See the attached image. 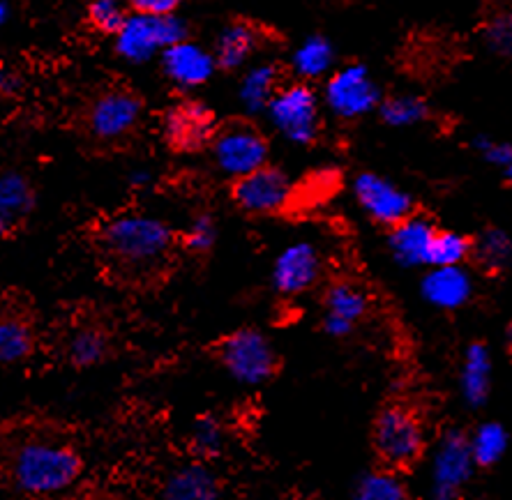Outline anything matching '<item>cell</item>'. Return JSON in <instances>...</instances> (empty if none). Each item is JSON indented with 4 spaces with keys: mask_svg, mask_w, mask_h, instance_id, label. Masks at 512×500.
<instances>
[{
    "mask_svg": "<svg viewBox=\"0 0 512 500\" xmlns=\"http://www.w3.org/2000/svg\"><path fill=\"white\" fill-rule=\"evenodd\" d=\"M178 247V233H173L162 219L137 212L109 219L97 236V252L104 270L123 284L160 279Z\"/></svg>",
    "mask_w": 512,
    "mask_h": 500,
    "instance_id": "6da1fadb",
    "label": "cell"
},
{
    "mask_svg": "<svg viewBox=\"0 0 512 500\" xmlns=\"http://www.w3.org/2000/svg\"><path fill=\"white\" fill-rule=\"evenodd\" d=\"M84 473V457L72 443L28 436L7 457L12 487L26 496H51L70 489Z\"/></svg>",
    "mask_w": 512,
    "mask_h": 500,
    "instance_id": "7a4b0ae2",
    "label": "cell"
},
{
    "mask_svg": "<svg viewBox=\"0 0 512 500\" xmlns=\"http://www.w3.org/2000/svg\"><path fill=\"white\" fill-rule=\"evenodd\" d=\"M210 355L245 385H263L280 374L282 355L259 328H238L217 339Z\"/></svg>",
    "mask_w": 512,
    "mask_h": 500,
    "instance_id": "3957f363",
    "label": "cell"
},
{
    "mask_svg": "<svg viewBox=\"0 0 512 500\" xmlns=\"http://www.w3.org/2000/svg\"><path fill=\"white\" fill-rule=\"evenodd\" d=\"M425 427L416 411L404 404L383 406L372 422V450L381 468L409 471L425 452Z\"/></svg>",
    "mask_w": 512,
    "mask_h": 500,
    "instance_id": "277c9868",
    "label": "cell"
},
{
    "mask_svg": "<svg viewBox=\"0 0 512 500\" xmlns=\"http://www.w3.org/2000/svg\"><path fill=\"white\" fill-rule=\"evenodd\" d=\"M208 150L217 169L238 180L268 164L270 143L256 125L247 120H229L217 127Z\"/></svg>",
    "mask_w": 512,
    "mask_h": 500,
    "instance_id": "5b68a950",
    "label": "cell"
},
{
    "mask_svg": "<svg viewBox=\"0 0 512 500\" xmlns=\"http://www.w3.org/2000/svg\"><path fill=\"white\" fill-rule=\"evenodd\" d=\"M187 40V24L176 14L169 17H150L132 12L130 19L116 35V53L127 63H146L155 53L167 51L173 44Z\"/></svg>",
    "mask_w": 512,
    "mask_h": 500,
    "instance_id": "8992f818",
    "label": "cell"
},
{
    "mask_svg": "<svg viewBox=\"0 0 512 500\" xmlns=\"http://www.w3.org/2000/svg\"><path fill=\"white\" fill-rule=\"evenodd\" d=\"M143 100L127 86H111L97 93L86 109V132L100 143H120L137 130Z\"/></svg>",
    "mask_w": 512,
    "mask_h": 500,
    "instance_id": "52a82bcc",
    "label": "cell"
},
{
    "mask_svg": "<svg viewBox=\"0 0 512 500\" xmlns=\"http://www.w3.org/2000/svg\"><path fill=\"white\" fill-rule=\"evenodd\" d=\"M268 116L277 132L296 146H312L321 134L319 97L305 81L284 86L270 104Z\"/></svg>",
    "mask_w": 512,
    "mask_h": 500,
    "instance_id": "ba28073f",
    "label": "cell"
},
{
    "mask_svg": "<svg viewBox=\"0 0 512 500\" xmlns=\"http://www.w3.org/2000/svg\"><path fill=\"white\" fill-rule=\"evenodd\" d=\"M293 192H296V187H293L289 176L280 166L273 164L261 166L254 173L233 180L231 185V199L236 208L254 217L280 215L289 208Z\"/></svg>",
    "mask_w": 512,
    "mask_h": 500,
    "instance_id": "9c48e42d",
    "label": "cell"
},
{
    "mask_svg": "<svg viewBox=\"0 0 512 500\" xmlns=\"http://www.w3.org/2000/svg\"><path fill=\"white\" fill-rule=\"evenodd\" d=\"M383 102L381 88L376 86L370 70L363 63H349L330 74L326 83L328 109L342 120H356L379 111Z\"/></svg>",
    "mask_w": 512,
    "mask_h": 500,
    "instance_id": "30bf717a",
    "label": "cell"
},
{
    "mask_svg": "<svg viewBox=\"0 0 512 500\" xmlns=\"http://www.w3.org/2000/svg\"><path fill=\"white\" fill-rule=\"evenodd\" d=\"M476 459L471 452L469 436L462 431H448L439 441L432 464V489L436 500H459L466 484H469Z\"/></svg>",
    "mask_w": 512,
    "mask_h": 500,
    "instance_id": "8fae6325",
    "label": "cell"
},
{
    "mask_svg": "<svg viewBox=\"0 0 512 500\" xmlns=\"http://www.w3.org/2000/svg\"><path fill=\"white\" fill-rule=\"evenodd\" d=\"M353 194H356L358 206L367 212V217L374 224L386 226V229H395L397 224L416 215L411 196L402 187L390 183L388 178L379 176V173H360L353 180Z\"/></svg>",
    "mask_w": 512,
    "mask_h": 500,
    "instance_id": "7c38bea8",
    "label": "cell"
},
{
    "mask_svg": "<svg viewBox=\"0 0 512 500\" xmlns=\"http://www.w3.org/2000/svg\"><path fill=\"white\" fill-rule=\"evenodd\" d=\"M215 113L201 102H180L164 116V139L176 153H194L208 148L217 132Z\"/></svg>",
    "mask_w": 512,
    "mask_h": 500,
    "instance_id": "4fadbf2b",
    "label": "cell"
},
{
    "mask_svg": "<svg viewBox=\"0 0 512 500\" xmlns=\"http://www.w3.org/2000/svg\"><path fill=\"white\" fill-rule=\"evenodd\" d=\"M321 279V256L310 242H296L277 256L273 265V286L280 295L296 298L314 289Z\"/></svg>",
    "mask_w": 512,
    "mask_h": 500,
    "instance_id": "5bb4252c",
    "label": "cell"
},
{
    "mask_svg": "<svg viewBox=\"0 0 512 500\" xmlns=\"http://www.w3.org/2000/svg\"><path fill=\"white\" fill-rule=\"evenodd\" d=\"M164 74L176 83L178 88H199L208 83L217 67L215 53H210L190 40L173 44L162 53Z\"/></svg>",
    "mask_w": 512,
    "mask_h": 500,
    "instance_id": "9a60e30c",
    "label": "cell"
},
{
    "mask_svg": "<svg viewBox=\"0 0 512 500\" xmlns=\"http://www.w3.org/2000/svg\"><path fill=\"white\" fill-rule=\"evenodd\" d=\"M37 328L30 309L17 300H5L0 318V360L3 365H19L35 353Z\"/></svg>",
    "mask_w": 512,
    "mask_h": 500,
    "instance_id": "2e32d148",
    "label": "cell"
},
{
    "mask_svg": "<svg viewBox=\"0 0 512 500\" xmlns=\"http://www.w3.org/2000/svg\"><path fill=\"white\" fill-rule=\"evenodd\" d=\"M37 194L30 180L19 171H5L0 178V229L5 238L17 236L35 212Z\"/></svg>",
    "mask_w": 512,
    "mask_h": 500,
    "instance_id": "e0dca14e",
    "label": "cell"
},
{
    "mask_svg": "<svg viewBox=\"0 0 512 500\" xmlns=\"http://www.w3.org/2000/svg\"><path fill=\"white\" fill-rule=\"evenodd\" d=\"M263 42H266V33L256 24H252V21H231L217 35L213 51L217 58V67L224 72L240 70L261 49Z\"/></svg>",
    "mask_w": 512,
    "mask_h": 500,
    "instance_id": "ac0fdd59",
    "label": "cell"
},
{
    "mask_svg": "<svg viewBox=\"0 0 512 500\" xmlns=\"http://www.w3.org/2000/svg\"><path fill=\"white\" fill-rule=\"evenodd\" d=\"M436 226L429 219L413 215L406 222L397 224L390 229L388 247L393 252V259L406 268H418V265H429V249L436 236Z\"/></svg>",
    "mask_w": 512,
    "mask_h": 500,
    "instance_id": "d6986e66",
    "label": "cell"
},
{
    "mask_svg": "<svg viewBox=\"0 0 512 500\" xmlns=\"http://www.w3.org/2000/svg\"><path fill=\"white\" fill-rule=\"evenodd\" d=\"M162 500H222V482L208 464L192 459L169 475Z\"/></svg>",
    "mask_w": 512,
    "mask_h": 500,
    "instance_id": "ffe728a7",
    "label": "cell"
},
{
    "mask_svg": "<svg viewBox=\"0 0 512 500\" xmlns=\"http://www.w3.org/2000/svg\"><path fill=\"white\" fill-rule=\"evenodd\" d=\"M420 291H423V298L429 305L453 312V309L464 307L471 300L473 282L462 265H455V268H432L425 275Z\"/></svg>",
    "mask_w": 512,
    "mask_h": 500,
    "instance_id": "44dd1931",
    "label": "cell"
},
{
    "mask_svg": "<svg viewBox=\"0 0 512 500\" xmlns=\"http://www.w3.org/2000/svg\"><path fill=\"white\" fill-rule=\"evenodd\" d=\"M63 353L67 365L74 369L97 367L109 358L111 339L102 325L79 323L67 332Z\"/></svg>",
    "mask_w": 512,
    "mask_h": 500,
    "instance_id": "7402d4cb",
    "label": "cell"
},
{
    "mask_svg": "<svg viewBox=\"0 0 512 500\" xmlns=\"http://www.w3.org/2000/svg\"><path fill=\"white\" fill-rule=\"evenodd\" d=\"M284 88V70L277 63H261L245 72L240 81V102L247 113L268 111L277 93Z\"/></svg>",
    "mask_w": 512,
    "mask_h": 500,
    "instance_id": "603a6c76",
    "label": "cell"
},
{
    "mask_svg": "<svg viewBox=\"0 0 512 500\" xmlns=\"http://www.w3.org/2000/svg\"><path fill=\"white\" fill-rule=\"evenodd\" d=\"M323 314L340 316L344 321L358 325L370 314V295L363 286L351 279H333L323 289Z\"/></svg>",
    "mask_w": 512,
    "mask_h": 500,
    "instance_id": "cb8c5ba5",
    "label": "cell"
},
{
    "mask_svg": "<svg viewBox=\"0 0 512 500\" xmlns=\"http://www.w3.org/2000/svg\"><path fill=\"white\" fill-rule=\"evenodd\" d=\"M462 395L466 404L478 408L489 397V385H492V355L483 342H473L464 353L462 362Z\"/></svg>",
    "mask_w": 512,
    "mask_h": 500,
    "instance_id": "d4e9b609",
    "label": "cell"
},
{
    "mask_svg": "<svg viewBox=\"0 0 512 500\" xmlns=\"http://www.w3.org/2000/svg\"><path fill=\"white\" fill-rule=\"evenodd\" d=\"M333 63H335L333 42L323 35H312L300 44L296 53H293L291 70L298 79L312 81V79H319L321 74H326L330 67H333Z\"/></svg>",
    "mask_w": 512,
    "mask_h": 500,
    "instance_id": "484cf974",
    "label": "cell"
},
{
    "mask_svg": "<svg viewBox=\"0 0 512 500\" xmlns=\"http://www.w3.org/2000/svg\"><path fill=\"white\" fill-rule=\"evenodd\" d=\"M187 450H190L194 461H210L217 459L224 450V424L213 413H201L194 420L190 436H187Z\"/></svg>",
    "mask_w": 512,
    "mask_h": 500,
    "instance_id": "4316f807",
    "label": "cell"
},
{
    "mask_svg": "<svg viewBox=\"0 0 512 500\" xmlns=\"http://www.w3.org/2000/svg\"><path fill=\"white\" fill-rule=\"evenodd\" d=\"M353 500H411V494L397 471L376 468L360 477Z\"/></svg>",
    "mask_w": 512,
    "mask_h": 500,
    "instance_id": "83f0119b",
    "label": "cell"
},
{
    "mask_svg": "<svg viewBox=\"0 0 512 500\" xmlns=\"http://www.w3.org/2000/svg\"><path fill=\"white\" fill-rule=\"evenodd\" d=\"M478 265L487 272L506 270L512 261V240L506 231L501 229H485L473 240V254Z\"/></svg>",
    "mask_w": 512,
    "mask_h": 500,
    "instance_id": "f1b7e54d",
    "label": "cell"
},
{
    "mask_svg": "<svg viewBox=\"0 0 512 500\" xmlns=\"http://www.w3.org/2000/svg\"><path fill=\"white\" fill-rule=\"evenodd\" d=\"M379 118L388 127H413L429 118V106L418 95L386 97L379 106Z\"/></svg>",
    "mask_w": 512,
    "mask_h": 500,
    "instance_id": "f546056e",
    "label": "cell"
},
{
    "mask_svg": "<svg viewBox=\"0 0 512 500\" xmlns=\"http://www.w3.org/2000/svg\"><path fill=\"white\" fill-rule=\"evenodd\" d=\"M473 254V240L457 231H436L429 249V268H455Z\"/></svg>",
    "mask_w": 512,
    "mask_h": 500,
    "instance_id": "4dcf8cb0",
    "label": "cell"
},
{
    "mask_svg": "<svg viewBox=\"0 0 512 500\" xmlns=\"http://www.w3.org/2000/svg\"><path fill=\"white\" fill-rule=\"evenodd\" d=\"M471 452L476 466L489 468L499 461L508 450V434L499 422H485L469 436Z\"/></svg>",
    "mask_w": 512,
    "mask_h": 500,
    "instance_id": "1f68e13d",
    "label": "cell"
},
{
    "mask_svg": "<svg viewBox=\"0 0 512 500\" xmlns=\"http://www.w3.org/2000/svg\"><path fill=\"white\" fill-rule=\"evenodd\" d=\"M132 10L125 0H88L86 19L88 26L100 35L116 37L123 30L125 21L130 19Z\"/></svg>",
    "mask_w": 512,
    "mask_h": 500,
    "instance_id": "d6a6232c",
    "label": "cell"
},
{
    "mask_svg": "<svg viewBox=\"0 0 512 500\" xmlns=\"http://www.w3.org/2000/svg\"><path fill=\"white\" fill-rule=\"evenodd\" d=\"M178 242L180 249L192 256H206L213 252L215 242H217V222L210 212H197L190 219L185 231L178 233Z\"/></svg>",
    "mask_w": 512,
    "mask_h": 500,
    "instance_id": "836d02e7",
    "label": "cell"
},
{
    "mask_svg": "<svg viewBox=\"0 0 512 500\" xmlns=\"http://www.w3.org/2000/svg\"><path fill=\"white\" fill-rule=\"evenodd\" d=\"M485 47L501 58H512V7L489 14L483 26Z\"/></svg>",
    "mask_w": 512,
    "mask_h": 500,
    "instance_id": "e575fe53",
    "label": "cell"
},
{
    "mask_svg": "<svg viewBox=\"0 0 512 500\" xmlns=\"http://www.w3.org/2000/svg\"><path fill=\"white\" fill-rule=\"evenodd\" d=\"M473 148L483 155L489 164L499 166L506 171L512 166V141H494L489 136H476L473 139Z\"/></svg>",
    "mask_w": 512,
    "mask_h": 500,
    "instance_id": "d590c367",
    "label": "cell"
},
{
    "mask_svg": "<svg viewBox=\"0 0 512 500\" xmlns=\"http://www.w3.org/2000/svg\"><path fill=\"white\" fill-rule=\"evenodd\" d=\"M127 7L137 14H150V17H169L176 14L180 0H125Z\"/></svg>",
    "mask_w": 512,
    "mask_h": 500,
    "instance_id": "8d00e7d4",
    "label": "cell"
},
{
    "mask_svg": "<svg viewBox=\"0 0 512 500\" xmlns=\"http://www.w3.org/2000/svg\"><path fill=\"white\" fill-rule=\"evenodd\" d=\"M353 328H356V325H353L351 321H344V318L333 316V314H323V332H326L328 337L344 339L351 335Z\"/></svg>",
    "mask_w": 512,
    "mask_h": 500,
    "instance_id": "74e56055",
    "label": "cell"
},
{
    "mask_svg": "<svg viewBox=\"0 0 512 500\" xmlns=\"http://www.w3.org/2000/svg\"><path fill=\"white\" fill-rule=\"evenodd\" d=\"M7 17H10V3L3 0V3H0V24H7Z\"/></svg>",
    "mask_w": 512,
    "mask_h": 500,
    "instance_id": "f35d334b",
    "label": "cell"
},
{
    "mask_svg": "<svg viewBox=\"0 0 512 500\" xmlns=\"http://www.w3.org/2000/svg\"><path fill=\"white\" fill-rule=\"evenodd\" d=\"M503 178H506V183L512 187V166H510V169L503 171Z\"/></svg>",
    "mask_w": 512,
    "mask_h": 500,
    "instance_id": "ab89813d",
    "label": "cell"
},
{
    "mask_svg": "<svg viewBox=\"0 0 512 500\" xmlns=\"http://www.w3.org/2000/svg\"><path fill=\"white\" fill-rule=\"evenodd\" d=\"M508 351H510V355H512V325L508 328Z\"/></svg>",
    "mask_w": 512,
    "mask_h": 500,
    "instance_id": "60d3db41",
    "label": "cell"
}]
</instances>
